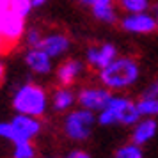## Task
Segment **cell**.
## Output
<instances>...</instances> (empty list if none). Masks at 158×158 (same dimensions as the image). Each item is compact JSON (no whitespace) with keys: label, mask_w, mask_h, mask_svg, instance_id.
I'll return each instance as SVG.
<instances>
[{"label":"cell","mask_w":158,"mask_h":158,"mask_svg":"<svg viewBox=\"0 0 158 158\" xmlns=\"http://www.w3.org/2000/svg\"><path fill=\"white\" fill-rule=\"evenodd\" d=\"M140 78V64L131 55H119L107 68L98 71L100 85L112 93H123L133 87Z\"/></svg>","instance_id":"cell-1"},{"label":"cell","mask_w":158,"mask_h":158,"mask_svg":"<svg viewBox=\"0 0 158 158\" xmlns=\"http://www.w3.org/2000/svg\"><path fill=\"white\" fill-rule=\"evenodd\" d=\"M11 105L16 114L32 115V117L41 119L48 110L50 98L43 85L34 84V82H25L15 91Z\"/></svg>","instance_id":"cell-2"},{"label":"cell","mask_w":158,"mask_h":158,"mask_svg":"<svg viewBox=\"0 0 158 158\" xmlns=\"http://www.w3.org/2000/svg\"><path fill=\"white\" fill-rule=\"evenodd\" d=\"M96 123V114L85 108L69 110L62 119V133L73 142H85L91 137Z\"/></svg>","instance_id":"cell-3"},{"label":"cell","mask_w":158,"mask_h":158,"mask_svg":"<svg viewBox=\"0 0 158 158\" xmlns=\"http://www.w3.org/2000/svg\"><path fill=\"white\" fill-rule=\"evenodd\" d=\"M25 30H27V20L7 9L6 13L0 15V46L2 48L15 46L23 39Z\"/></svg>","instance_id":"cell-4"},{"label":"cell","mask_w":158,"mask_h":158,"mask_svg":"<svg viewBox=\"0 0 158 158\" xmlns=\"http://www.w3.org/2000/svg\"><path fill=\"white\" fill-rule=\"evenodd\" d=\"M105 108H108L114 114L117 124H121V126H135L137 123L142 119L139 110H137L135 101L130 100L128 96H123V94L114 93Z\"/></svg>","instance_id":"cell-5"},{"label":"cell","mask_w":158,"mask_h":158,"mask_svg":"<svg viewBox=\"0 0 158 158\" xmlns=\"http://www.w3.org/2000/svg\"><path fill=\"white\" fill-rule=\"evenodd\" d=\"M112 94H114L112 91L105 89L103 85H87L82 87L77 93V103L80 108H85L89 112L98 114L108 105Z\"/></svg>","instance_id":"cell-6"},{"label":"cell","mask_w":158,"mask_h":158,"mask_svg":"<svg viewBox=\"0 0 158 158\" xmlns=\"http://www.w3.org/2000/svg\"><path fill=\"white\" fill-rule=\"evenodd\" d=\"M123 32L126 34H133V36H149L158 32V25L155 16L148 13H137V15H123L119 18V23Z\"/></svg>","instance_id":"cell-7"},{"label":"cell","mask_w":158,"mask_h":158,"mask_svg":"<svg viewBox=\"0 0 158 158\" xmlns=\"http://www.w3.org/2000/svg\"><path fill=\"white\" fill-rule=\"evenodd\" d=\"M119 57V50L114 43H100V44H91L85 48V55H84V62L85 66L93 68L96 71H100L103 68H107L114 59Z\"/></svg>","instance_id":"cell-8"},{"label":"cell","mask_w":158,"mask_h":158,"mask_svg":"<svg viewBox=\"0 0 158 158\" xmlns=\"http://www.w3.org/2000/svg\"><path fill=\"white\" fill-rule=\"evenodd\" d=\"M39 48L50 59L64 57L66 53L71 50V39L64 32H50V34L43 36V41L39 44Z\"/></svg>","instance_id":"cell-9"},{"label":"cell","mask_w":158,"mask_h":158,"mask_svg":"<svg viewBox=\"0 0 158 158\" xmlns=\"http://www.w3.org/2000/svg\"><path fill=\"white\" fill-rule=\"evenodd\" d=\"M85 62L80 60V59H66L62 60L60 64L57 66L55 69V77H57L59 85H64V87H71L77 80L85 73Z\"/></svg>","instance_id":"cell-10"},{"label":"cell","mask_w":158,"mask_h":158,"mask_svg":"<svg viewBox=\"0 0 158 158\" xmlns=\"http://www.w3.org/2000/svg\"><path fill=\"white\" fill-rule=\"evenodd\" d=\"M13 128L16 130V133L20 137V140H32L34 137H37L43 130V123L39 117H32V115H23V114H15V117L11 119Z\"/></svg>","instance_id":"cell-11"},{"label":"cell","mask_w":158,"mask_h":158,"mask_svg":"<svg viewBox=\"0 0 158 158\" xmlns=\"http://www.w3.org/2000/svg\"><path fill=\"white\" fill-rule=\"evenodd\" d=\"M25 66L29 68L34 75L44 77L50 75L53 69V59H50L41 48H27L25 55H23Z\"/></svg>","instance_id":"cell-12"},{"label":"cell","mask_w":158,"mask_h":158,"mask_svg":"<svg viewBox=\"0 0 158 158\" xmlns=\"http://www.w3.org/2000/svg\"><path fill=\"white\" fill-rule=\"evenodd\" d=\"M158 133V121L155 117H142L135 126H131V135H130V142L137 144V146H144V144L151 142Z\"/></svg>","instance_id":"cell-13"},{"label":"cell","mask_w":158,"mask_h":158,"mask_svg":"<svg viewBox=\"0 0 158 158\" xmlns=\"http://www.w3.org/2000/svg\"><path fill=\"white\" fill-rule=\"evenodd\" d=\"M77 105V93L71 87L59 85L52 94V108L59 114H68Z\"/></svg>","instance_id":"cell-14"},{"label":"cell","mask_w":158,"mask_h":158,"mask_svg":"<svg viewBox=\"0 0 158 158\" xmlns=\"http://www.w3.org/2000/svg\"><path fill=\"white\" fill-rule=\"evenodd\" d=\"M91 16L96 22L103 23V25H117L119 23V9L115 7V4H108V6H96V7L89 9Z\"/></svg>","instance_id":"cell-15"},{"label":"cell","mask_w":158,"mask_h":158,"mask_svg":"<svg viewBox=\"0 0 158 158\" xmlns=\"http://www.w3.org/2000/svg\"><path fill=\"white\" fill-rule=\"evenodd\" d=\"M153 0H115V7L124 15H137L151 11Z\"/></svg>","instance_id":"cell-16"},{"label":"cell","mask_w":158,"mask_h":158,"mask_svg":"<svg viewBox=\"0 0 158 158\" xmlns=\"http://www.w3.org/2000/svg\"><path fill=\"white\" fill-rule=\"evenodd\" d=\"M135 105L140 117H158V98H139Z\"/></svg>","instance_id":"cell-17"},{"label":"cell","mask_w":158,"mask_h":158,"mask_svg":"<svg viewBox=\"0 0 158 158\" xmlns=\"http://www.w3.org/2000/svg\"><path fill=\"white\" fill-rule=\"evenodd\" d=\"M114 158H144V149L142 146H137L133 142H126L115 149Z\"/></svg>","instance_id":"cell-18"},{"label":"cell","mask_w":158,"mask_h":158,"mask_svg":"<svg viewBox=\"0 0 158 158\" xmlns=\"http://www.w3.org/2000/svg\"><path fill=\"white\" fill-rule=\"evenodd\" d=\"M36 148L32 140H25V142H16L13 144V153L11 158H36Z\"/></svg>","instance_id":"cell-19"},{"label":"cell","mask_w":158,"mask_h":158,"mask_svg":"<svg viewBox=\"0 0 158 158\" xmlns=\"http://www.w3.org/2000/svg\"><path fill=\"white\" fill-rule=\"evenodd\" d=\"M43 32L37 29V27H27L25 34H23V41L29 48H39V44L43 41Z\"/></svg>","instance_id":"cell-20"},{"label":"cell","mask_w":158,"mask_h":158,"mask_svg":"<svg viewBox=\"0 0 158 158\" xmlns=\"http://www.w3.org/2000/svg\"><path fill=\"white\" fill-rule=\"evenodd\" d=\"M9 9H11L13 13H16V15H20L22 18H25V20H27V18L30 16V13L34 11L30 0H11Z\"/></svg>","instance_id":"cell-21"},{"label":"cell","mask_w":158,"mask_h":158,"mask_svg":"<svg viewBox=\"0 0 158 158\" xmlns=\"http://www.w3.org/2000/svg\"><path fill=\"white\" fill-rule=\"evenodd\" d=\"M0 139H4V140H7L11 144L22 142L18 133H16V130L13 128L11 121H0Z\"/></svg>","instance_id":"cell-22"},{"label":"cell","mask_w":158,"mask_h":158,"mask_svg":"<svg viewBox=\"0 0 158 158\" xmlns=\"http://www.w3.org/2000/svg\"><path fill=\"white\" fill-rule=\"evenodd\" d=\"M140 98H158V78H155L144 87V91L140 93Z\"/></svg>","instance_id":"cell-23"},{"label":"cell","mask_w":158,"mask_h":158,"mask_svg":"<svg viewBox=\"0 0 158 158\" xmlns=\"http://www.w3.org/2000/svg\"><path fill=\"white\" fill-rule=\"evenodd\" d=\"M80 6L87 9H93L96 6H108V4H115V0H77Z\"/></svg>","instance_id":"cell-24"},{"label":"cell","mask_w":158,"mask_h":158,"mask_svg":"<svg viewBox=\"0 0 158 158\" xmlns=\"http://www.w3.org/2000/svg\"><path fill=\"white\" fill-rule=\"evenodd\" d=\"M64 158H91V155H89L85 149H80V148H77V149L69 151Z\"/></svg>","instance_id":"cell-25"},{"label":"cell","mask_w":158,"mask_h":158,"mask_svg":"<svg viewBox=\"0 0 158 158\" xmlns=\"http://www.w3.org/2000/svg\"><path fill=\"white\" fill-rule=\"evenodd\" d=\"M30 2H32V7L34 9H41L48 4V0H30Z\"/></svg>","instance_id":"cell-26"},{"label":"cell","mask_w":158,"mask_h":158,"mask_svg":"<svg viewBox=\"0 0 158 158\" xmlns=\"http://www.w3.org/2000/svg\"><path fill=\"white\" fill-rule=\"evenodd\" d=\"M151 15L155 16V20H156V25H158V0H155V2L151 4Z\"/></svg>","instance_id":"cell-27"},{"label":"cell","mask_w":158,"mask_h":158,"mask_svg":"<svg viewBox=\"0 0 158 158\" xmlns=\"http://www.w3.org/2000/svg\"><path fill=\"white\" fill-rule=\"evenodd\" d=\"M4 77H6V66L2 64V60H0V84L4 82Z\"/></svg>","instance_id":"cell-28"},{"label":"cell","mask_w":158,"mask_h":158,"mask_svg":"<svg viewBox=\"0 0 158 158\" xmlns=\"http://www.w3.org/2000/svg\"><path fill=\"white\" fill-rule=\"evenodd\" d=\"M43 158H57V156H50V155H48V156H43Z\"/></svg>","instance_id":"cell-29"},{"label":"cell","mask_w":158,"mask_h":158,"mask_svg":"<svg viewBox=\"0 0 158 158\" xmlns=\"http://www.w3.org/2000/svg\"><path fill=\"white\" fill-rule=\"evenodd\" d=\"M0 48H2V46H0Z\"/></svg>","instance_id":"cell-30"}]
</instances>
